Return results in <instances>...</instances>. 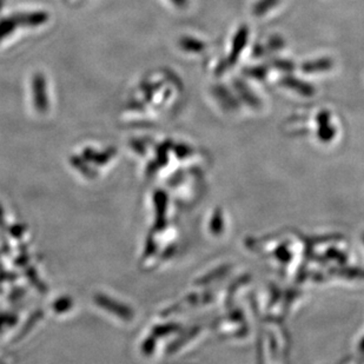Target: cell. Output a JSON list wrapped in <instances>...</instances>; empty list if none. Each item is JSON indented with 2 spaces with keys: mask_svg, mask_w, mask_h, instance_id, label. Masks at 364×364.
Returning <instances> with one entry per match:
<instances>
[]
</instances>
